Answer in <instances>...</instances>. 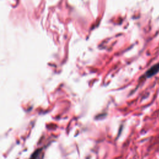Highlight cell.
I'll use <instances>...</instances> for the list:
<instances>
[{"instance_id":"cell-1","label":"cell","mask_w":159,"mask_h":159,"mask_svg":"<svg viewBox=\"0 0 159 159\" xmlns=\"http://www.w3.org/2000/svg\"><path fill=\"white\" fill-rule=\"evenodd\" d=\"M159 71V63L152 66L145 73V76L147 78H150L155 75Z\"/></svg>"}]
</instances>
